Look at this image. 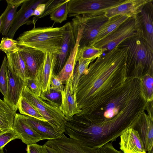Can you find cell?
Instances as JSON below:
<instances>
[{
	"label": "cell",
	"instance_id": "obj_30",
	"mask_svg": "<svg viewBox=\"0 0 153 153\" xmlns=\"http://www.w3.org/2000/svg\"><path fill=\"white\" fill-rule=\"evenodd\" d=\"M141 91L146 103L153 101V76L146 74L140 78Z\"/></svg>",
	"mask_w": 153,
	"mask_h": 153
},
{
	"label": "cell",
	"instance_id": "obj_18",
	"mask_svg": "<svg viewBox=\"0 0 153 153\" xmlns=\"http://www.w3.org/2000/svg\"><path fill=\"white\" fill-rule=\"evenodd\" d=\"M76 44L71 25L69 22L61 46L60 54L57 56L53 72L57 75L61 70L68 59Z\"/></svg>",
	"mask_w": 153,
	"mask_h": 153
},
{
	"label": "cell",
	"instance_id": "obj_12",
	"mask_svg": "<svg viewBox=\"0 0 153 153\" xmlns=\"http://www.w3.org/2000/svg\"><path fill=\"white\" fill-rule=\"evenodd\" d=\"M7 95L4 100L17 111L25 80L12 72L7 67Z\"/></svg>",
	"mask_w": 153,
	"mask_h": 153
},
{
	"label": "cell",
	"instance_id": "obj_25",
	"mask_svg": "<svg viewBox=\"0 0 153 153\" xmlns=\"http://www.w3.org/2000/svg\"><path fill=\"white\" fill-rule=\"evenodd\" d=\"M129 18L125 15H118L109 19L102 27L92 45L106 37Z\"/></svg>",
	"mask_w": 153,
	"mask_h": 153
},
{
	"label": "cell",
	"instance_id": "obj_22",
	"mask_svg": "<svg viewBox=\"0 0 153 153\" xmlns=\"http://www.w3.org/2000/svg\"><path fill=\"white\" fill-rule=\"evenodd\" d=\"M25 117L28 123L44 140H51L60 137L62 134L47 122L42 121L28 116H25Z\"/></svg>",
	"mask_w": 153,
	"mask_h": 153
},
{
	"label": "cell",
	"instance_id": "obj_38",
	"mask_svg": "<svg viewBox=\"0 0 153 153\" xmlns=\"http://www.w3.org/2000/svg\"><path fill=\"white\" fill-rule=\"evenodd\" d=\"M26 85L35 95L39 97L41 92L36 85L34 77H29L25 80Z\"/></svg>",
	"mask_w": 153,
	"mask_h": 153
},
{
	"label": "cell",
	"instance_id": "obj_37",
	"mask_svg": "<svg viewBox=\"0 0 153 153\" xmlns=\"http://www.w3.org/2000/svg\"><path fill=\"white\" fill-rule=\"evenodd\" d=\"M62 82L53 72L51 77L50 88L61 93L65 87Z\"/></svg>",
	"mask_w": 153,
	"mask_h": 153
},
{
	"label": "cell",
	"instance_id": "obj_21",
	"mask_svg": "<svg viewBox=\"0 0 153 153\" xmlns=\"http://www.w3.org/2000/svg\"><path fill=\"white\" fill-rule=\"evenodd\" d=\"M5 54L7 66L10 71L24 80L29 78L26 64L19 51Z\"/></svg>",
	"mask_w": 153,
	"mask_h": 153
},
{
	"label": "cell",
	"instance_id": "obj_33",
	"mask_svg": "<svg viewBox=\"0 0 153 153\" xmlns=\"http://www.w3.org/2000/svg\"><path fill=\"white\" fill-rule=\"evenodd\" d=\"M39 97L51 104L59 107L61 103V93L51 88L48 93H42Z\"/></svg>",
	"mask_w": 153,
	"mask_h": 153
},
{
	"label": "cell",
	"instance_id": "obj_43",
	"mask_svg": "<svg viewBox=\"0 0 153 153\" xmlns=\"http://www.w3.org/2000/svg\"><path fill=\"white\" fill-rule=\"evenodd\" d=\"M1 27H2V21L1 16H0V34L1 31Z\"/></svg>",
	"mask_w": 153,
	"mask_h": 153
},
{
	"label": "cell",
	"instance_id": "obj_45",
	"mask_svg": "<svg viewBox=\"0 0 153 153\" xmlns=\"http://www.w3.org/2000/svg\"><path fill=\"white\" fill-rule=\"evenodd\" d=\"M0 153H5L4 151L3 148L0 149Z\"/></svg>",
	"mask_w": 153,
	"mask_h": 153
},
{
	"label": "cell",
	"instance_id": "obj_29",
	"mask_svg": "<svg viewBox=\"0 0 153 153\" xmlns=\"http://www.w3.org/2000/svg\"><path fill=\"white\" fill-rule=\"evenodd\" d=\"M104 50L96 47L93 45L84 46L78 48L76 59V62L80 59H93L102 55Z\"/></svg>",
	"mask_w": 153,
	"mask_h": 153
},
{
	"label": "cell",
	"instance_id": "obj_36",
	"mask_svg": "<svg viewBox=\"0 0 153 153\" xmlns=\"http://www.w3.org/2000/svg\"><path fill=\"white\" fill-rule=\"evenodd\" d=\"M19 139L17 134L13 128L0 131V149L3 148L8 143Z\"/></svg>",
	"mask_w": 153,
	"mask_h": 153
},
{
	"label": "cell",
	"instance_id": "obj_23",
	"mask_svg": "<svg viewBox=\"0 0 153 153\" xmlns=\"http://www.w3.org/2000/svg\"><path fill=\"white\" fill-rule=\"evenodd\" d=\"M76 40L75 45L68 59L61 70L56 75L62 82L66 81L72 75L76 63V59L79 40L80 34L78 33L74 35Z\"/></svg>",
	"mask_w": 153,
	"mask_h": 153
},
{
	"label": "cell",
	"instance_id": "obj_3",
	"mask_svg": "<svg viewBox=\"0 0 153 153\" xmlns=\"http://www.w3.org/2000/svg\"><path fill=\"white\" fill-rule=\"evenodd\" d=\"M69 23L61 27H34L19 35L16 39L17 45L58 56Z\"/></svg>",
	"mask_w": 153,
	"mask_h": 153
},
{
	"label": "cell",
	"instance_id": "obj_28",
	"mask_svg": "<svg viewBox=\"0 0 153 153\" xmlns=\"http://www.w3.org/2000/svg\"><path fill=\"white\" fill-rule=\"evenodd\" d=\"M18 109L21 114L39 120L47 122L39 111L22 96L19 102Z\"/></svg>",
	"mask_w": 153,
	"mask_h": 153
},
{
	"label": "cell",
	"instance_id": "obj_13",
	"mask_svg": "<svg viewBox=\"0 0 153 153\" xmlns=\"http://www.w3.org/2000/svg\"><path fill=\"white\" fill-rule=\"evenodd\" d=\"M13 128L20 139L27 145L36 143L44 140L36 132L26 121L25 116L16 113L14 118Z\"/></svg>",
	"mask_w": 153,
	"mask_h": 153
},
{
	"label": "cell",
	"instance_id": "obj_24",
	"mask_svg": "<svg viewBox=\"0 0 153 153\" xmlns=\"http://www.w3.org/2000/svg\"><path fill=\"white\" fill-rule=\"evenodd\" d=\"M16 111L4 100L0 99V128L1 131L13 128Z\"/></svg>",
	"mask_w": 153,
	"mask_h": 153
},
{
	"label": "cell",
	"instance_id": "obj_10",
	"mask_svg": "<svg viewBox=\"0 0 153 153\" xmlns=\"http://www.w3.org/2000/svg\"><path fill=\"white\" fill-rule=\"evenodd\" d=\"M57 56L48 52L45 53L43 60L36 73L34 79L42 93H48L50 90L51 77L53 73Z\"/></svg>",
	"mask_w": 153,
	"mask_h": 153
},
{
	"label": "cell",
	"instance_id": "obj_31",
	"mask_svg": "<svg viewBox=\"0 0 153 153\" xmlns=\"http://www.w3.org/2000/svg\"><path fill=\"white\" fill-rule=\"evenodd\" d=\"M69 0H66L50 14V19L55 22L61 23L67 20L68 16V3Z\"/></svg>",
	"mask_w": 153,
	"mask_h": 153
},
{
	"label": "cell",
	"instance_id": "obj_39",
	"mask_svg": "<svg viewBox=\"0 0 153 153\" xmlns=\"http://www.w3.org/2000/svg\"><path fill=\"white\" fill-rule=\"evenodd\" d=\"M99 149L100 153H122L114 147L111 142L106 144Z\"/></svg>",
	"mask_w": 153,
	"mask_h": 153
},
{
	"label": "cell",
	"instance_id": "obj_34",
	"mask_svg": "<svg viewBox=\"0 0 153 153\" xmlns=\"http://www.w3.org/2000/svg\"><path fill=\"white\" fill-rule=\"evenodd\" d=\"M7 57L4 56L0 68V92L3 95V98L6 97L7 91Z\"/></svg>",
	"mask_w": 153,
	"mask_h": 153
},
{
	"label": "cell",
	"instance_id": "obj_47",
	"mask_svg": "<svg viewBox=\"0 0 153 153\" xmlns=\"http://www.w3.org/2000/svg\"><path fill=\"white\" fill-rule=\"evenodd\" d=\"M1 1V0H0V1Z\"/></svg>",
	"mask_w": 153,
	"mask_h": 153
},
{
	"label": "cell",
	"instance_id": "obj_42",
	"mask_svg": "<svg viewBox=\"0 0 153 153\" xmlns=\"http://www.w3.org/2000/svg\"><path fill=\"white\" fill-rule=\"evenodd\" d=\"M43 153H59L54 149L45 145L42 146Z\"/></svg>",
	"mask_w": 153,
	"mask_h": 153
},
{
	"label": "cell",
	"instance_id": "obj_2",
	"mask_svg": "<svg viewBox=\"0 0 153 153\" xmlns=\"http://www.w3.org/2000/svg\"><path fill=\"white\" fill-rule=\"evenodd\" d=\"M133 126L132 124L116 117L105 120L78 114L67 120L64 133L86 146L99 149L116 140L126 129Z\"/></svg>",
	"mask_w": 153,
	"mask_h": 153
},
{
	"label": "cell",
	"instance_id": "obj_41",
	"mask_svg": "<svg viewBox=\"0 0 153 153\" xmlns=\"http://www.w3.org/2000/svg\"><path fill=\"white\" fill-rule=\"evenodd\" d=\"M45 2L40 4L36 7L33 11L32 16H38L43 13L45 7Z\"/></svg>",
	"mask_w": 153,
	"mask_h": 153
},
{
	"label": "cell",
	"instance_id": "obj_26",
	"mask_svg": "<svg viewBox=\"0 0 153 153\" xmlns=\"http://www.w3.org/2000/svg\"><path fill=\"white\" fill-rule=\"evenodd\" d=\"M94 60L80 59L76 62L70 83L71 93L76 97V89L80 79L88 69L90 64Z\"/></svg>",
	"mask_w": 153,
	"mask_h": 153
},
{
	"label": "cell",
	"instance_id": "obj_16",
	"mask_svg": "<svg viewBox=\"0 0 153 153\" xmlns=\"http://www.w3.org/2000/svg\"><path fill=\"white\" fill-rule=\"evenodd\" d=\"M138 132L145 151L153 147V117L145 112L139 119L133 128Z\"/></svg>",
	"mask_w": 153,
	"mask_h": 153
},
{
	"label": "cell",
	"instance_id": "obj_5",
	"mask_svg": "<svg viewBox=\"0 0 153 153\" xmlns=\"http://www.w3.org/2000/svg\"><path fill=\"white\" fill-rule=\"evenodd\" d=\"M109 19L104 12L78 16L71 22L74 34H80L78 48L92 45L104 25Z\"/></svg>",
	"mask_w": 153,
	"mask_h": 153
},
{
	"label": "cell",
	"instance_id": "obj_46",
	"mask_svg": "<svg viewBox=\"0 0 153 153\" xmlns=\"http://www.w3.org/2000/svg\"><path fill=\"white\" fill-rule=\"evenodd\" d=\"M0 131H1V129H0Z\"/></svg>",
	"mask_w": 153,
	"mask_h": 153
},
{
	"label": "cell",
	"instance_id": "obj_6",
	"mask_svg": "<svg viewBox=\"0 0 153 153\" xmlns=\"http://www.w3.org/2000/svg\"><path fill=\"white\" fill-rule=\"evenodd\" d=\"M140 14L129 18L114 31L93 45L108 52L128 39L143 34Z\"/></svg>",
	"mask_w": 153,
	"mask_h": 153
},
{
	"label": "cell",
	"instance_id": "obj_8",
	"mask_svg": "<svg viewBox=\"0 0 153 153\" xmlns=\"http://www.w3.org/2000/svg\"><path fill=\"white\" fill-rule=\"evenodd\" d=\"M125 0H69L68 3V16L104 12L117 6Z\"/></svg>",
	"mask_w": 153,
	"mask_h": 153
},
{
	"label": "cell",
	"instance_id": "obj_19",
	"mask_svg": "<svg viewBox=\"0 0 153 153\" xmlns=\"http://www.w3.org/2000/svg\"><path fill=\"white\" fill-rule=\"evenodd\" d=\"M72 76L66 81L64 88L61 93L62 101L59 108L67 120L74 115L80 114L81 111L78 106L76 97L71 91Z\"/></svg>",
	"mask_w": 153,
	"mask_h": 153
},
{
	"label": "cell",
	"instance_id": "obj_35",
	"mask_svg": "<svg viewBox=\"0 0 153 153\" xmlns=\"http://www.w3.org/2000/svg\"><path fill=\"white\" fill-rule=\"evenodd\" d=\"M19 50V46L16 40L7 37L2 38L0 43V51L6 53Z\"/></svg>",
	"mask_w": 153,
	"mask_h": 153
},
{
	"label": "cell",
	"instance_id": "obj_7",
	"mask_svg": "<svg viewBox=\"0 0 153 153\" xmlns=\"http://www.w3.org/2000/svg\"><path fill=\"white\" fill-rule=\"evenodd\" d=\"M22 96L32 105L47 121L61 134L64 133L67 119L59 107L51 104L33 93L26 85Z\"/></svg>",
	"mask_w": 153,
	"mask_h": 153
},
{
	"label": "cell",
	"instance_id": "obj_17",
	"mask_svg": "<svg viewBox=\"0 0 153 153\" xmlns=\"http://www.w3.org/2000/svg\"><path fill=\"white\" fill-rule=\"evenodd\" d=\"M19 46V51L25 62L29 77H34L43 60L45 53L33 48Z\"/></svg>",
	"mask_w": 153,
	"mask_h": 153
},
{
	"label": "cell",
	"instance_id": "obj_1",
	"mask_svg": "<svg viewBox=\"0 0 153 153\" xmlns=\"http://www.w3.org/2000/svg\"><path fill=\"white\" fill-rule=\"evenodd\" d=\"M126 57V48L117 46L90 64L76 89L79 114L101 113L130 82L132 78L127 72Z\"/></svg>",
	"mask_w": 153,
	"mask_h": 153
},
{
	"label": "cell",
	"instance_id": "obj_27",
	"mask_svg": "<svg viewBox=\"0 0 153 153\" xmlns=\"http://www.w3.org/2000/svg\"><path fill=\"white\" fill-rule=\"evenodd\" d=\"M149 12L146 10L145 6L140 15L144 37L147 43L153 49V13Z\"/></svg>",
	"mask_w": 153,
	"mask_h": 153
},
{
	"label": "cell",
	"instance_id": "obj_20",
	"mask_svg": "<svg viewBox=\"0 0 153 153\" xmlns=\"http://www.w3.org/2000/svg\"><path fill=\"white\" fill-rule=\"evenodd\" d=\"M25 0H7V7L1 14V33L6 36L13 25L16 17L17 8Z\"/></svg>",
	"mask_w": 153,
	"mask_h": 153
},
{
	"label": "cell",
	"instance_id": "obj_11",
	"mask_svg": "<svg viewBox=\"0 0 153 153\" xmlns=\"http://www.w3.org/2000/svg\"><path fill=\"white\" fill-rule=\"evenodd\" d=\"M45 0H25L17 12L16 17L6 37L13 39L16 31L24 25L32 23L29 18L32 16L35 8L39 4L45 3Z\"/></svg>",
	"mask_w": 153,
	"mask_h": 153
},
{
	"label": "cell",
	"instance_id": "obj_44",
	"mask_svg": "<svg viewBox=\"0 0 153 153\" xmlns=\"http://www.w3.org/2000/svg\"><path fill=\"white\" fill-rule=\"evenodd\" d=\"M148 153H153V148L148 151Z\"/></svg>",
	"mask_w": 153,
	"mask_h": 153
},
{
	"label": "cell",
	"instance_id": "obj_32",
	"mask_svg": "<svg viewBox=\"0 0 153 153\" xmlns=\"http://www.w3.org/2000/svg\"><path fill=\"white\" fill-rule=\"evenodd\" d=\"M66 0H50L45 2V7L43 13L38 16L33 17L32 23L34 27L37 20L50 14L56 9L65 3Z\"/></svg>",
	"mask_w": 153,
	"mask_h": 153
},
{
	"label": "cell",
	"instance_id": "obj_14",
	"mask_svg": "<svg viewBox=\"0 0 153 153\" xmlns=\"http://www.w3.org/2000/svg\"><path fill=\"white\" fill-rule=\"evenodd\" d=\"M152 0H125L121 4L104 11L105 16L109 19L118 15L129 17L139 14L146 5Z\"/></svg>",
	"mask_w": 153,
	"mask_h": 153
},
{
	"label": "cell",
	"instance_id": "obj_4",
	"mask_svg": "<svg viewBox=\"0 0 153 153\" xmlns=\"http://www.w3.org/2000/svg\"><path fill=\"white\" fill-rule=\"evenodd\" d=\"M119 45L126 50V67L128 76L140 78L146 74L153 75V49L143 34L128 39Z\"/></svg>",
	"mask_w": 153,
	"mask_h": 153
},
{
	"label": "cell",
	"instance_id": "obj_9",
	"mask_svg": "<svg viewBox=\"0 0 153 153\" xmlns=\"http://www.w3.org/2000/svg\"><path fill=\"white\" fill-rule=\"evenodd\" d=\"M44 145L52 147L59 153H100L99 149L91 148L80 142L66 136L64 133L60 137L48 140Z\"/></svg>",
	"mask_w": 153,
	"mask_h": 153
},
{
	"label": "cell",
	"instance_id": "obj_40",
	"mask_svg": "<svg viewBox=\"0 0 153 153\" xmlns=\"http://www.w3.org/2000/svg\"><path fill=\"white\" fill-rule=\"evenodd\" d=\"M27 153H43L42 146L36 143L27 145Z\"/></svg>",
	"mask_w": 153,
	"mask_h": 153
},
{
	"label": "cell",
	"instance_id": "obj_15",
	"mask_svg": "<svg viewBox=\"0 0 153 153\" xmlns=\"http://www.w3.org/2000/svg\"><path fill=\"white\" fill-rule=\"evenodd\" d=\"M120 136V149L124 153H146L138 132L133 128L126 129Z\"/></svg>",
	"mask_w": 153,
	"mask_h": 153
}]
</instances>
